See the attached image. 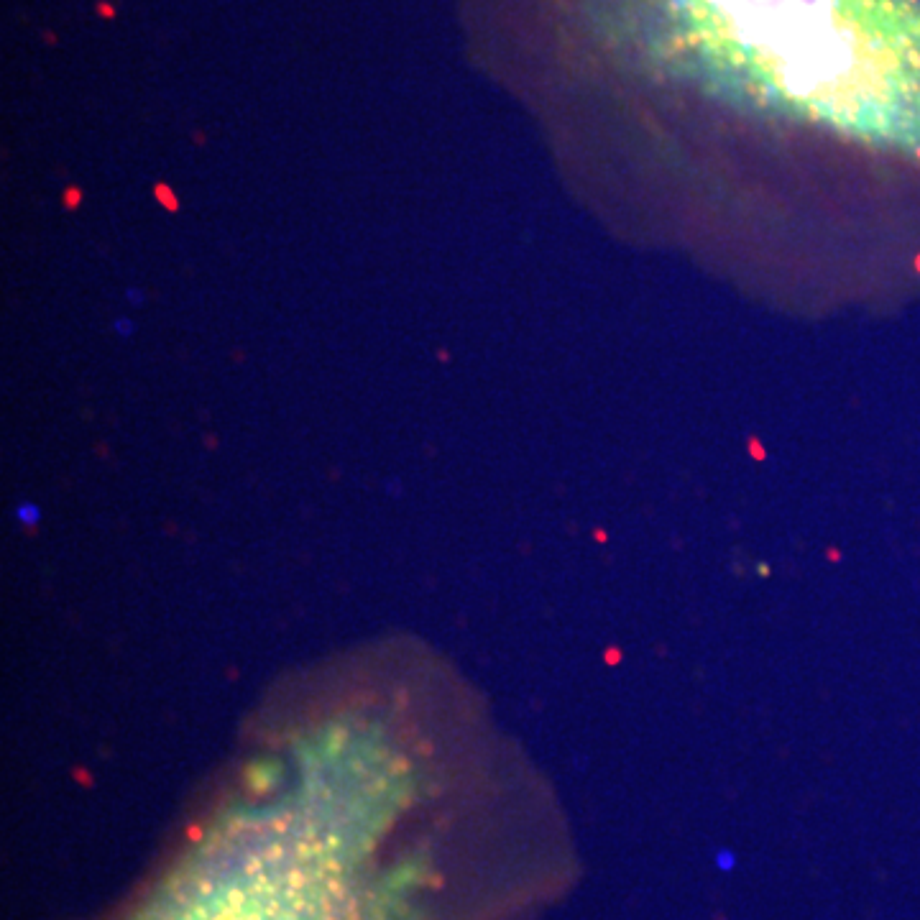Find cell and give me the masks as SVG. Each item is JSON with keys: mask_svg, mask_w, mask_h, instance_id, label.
Masks as SVG:
<instances>
[{"mask_svg": "<svg viewBox=\"0 0 920 920\" xmlns=\"http://www.w3.org/2000/svg\"><path fill=\"white\" fill-rule=\"evenodd\" d=\"M384 818L294 805L233 818L131 920H420V864L381 859Z\"/></svg>", "mask_w": 920, "mask_h": 920, "instance_id": "2", "label": "cell"}, {"mask_svg": "<svg viewBox=\"0 0 920 920\" xmlns=\"http://www.w3.org/2000/svg\"><path fill=\"white\" fill-rule=\"evenodd\" d=\"M629 85L920 156V0H583Z\"/></svg>", "mask_w": 920, "mask_h": 920, "instance_id": "1", "label": "cell"}]
</instances>
